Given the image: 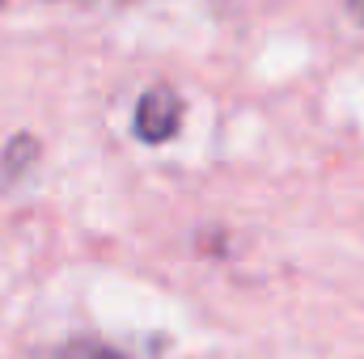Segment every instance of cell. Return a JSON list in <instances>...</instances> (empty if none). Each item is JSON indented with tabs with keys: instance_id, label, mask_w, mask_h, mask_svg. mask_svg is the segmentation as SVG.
Returning a JSON list of instances; mask_svg holds the SVG:
<instances>
[{
	"instance_id": "obj_3",
	"label": "cell",
	"mask_w": 364,
	"mask_h": 359,
	"mask_svg": "<svg viewBox=\"0 0 364 359\" xmlns=\"http://www.w3.org/2000/svg\"><path fill=\"white\" fill-rule=\"evenodd\" d=\"M343 4H348L352 21H356V26H364V0H343Z\"/></svg>"
},
{
	"instance_id": "obj_4",
	"label": "cell",
	"mask_w": 364,
	"mask_h": 359,
	"mask_svg": "<svg viewBox=\"0 0 364 359\" xmlns=\"http://www.w3.org/2000/svg\"><path fill=\"white\" fill-rule=\"evenodd\" d=\"M0 4H4V0H0Z\"/></svg>"
},
{
	"instance_id": "obj_2",
	"label": "cell",
	"mask_w": 364,
	"mask_h": 359,
	"mask_svg": "<svg viewBox=\"0 0 364 359\" xmlns=\"http://www.w3.org/2000/svg\"><path fill=\"white\" fill-rule=\"evenodd\" d=\"M34 157H38V140H34V136H17V140L4 148V174H9V178H17Z\"/></svg>"
},
{
	"instance_id": "obj_1",
	"label": "cell",
	"mask_w": 364,
	"mask_h": 359,
	"mask_svg": "<svg viewBox=\"0 0 364 359\" xmlns=\"http://www.w3.org/2000/svg\"><path fill=\"white\" fill-rule=\"evenodd\" d=\"M182 127V97L170 85H153V89L140 93L136 101V118H132V131L140 144H166L174 140Z\"/></svg>"
}]
</instances>
